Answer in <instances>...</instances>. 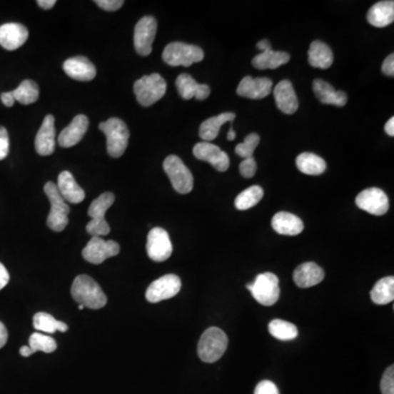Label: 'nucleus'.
<instances>
[{"label":"nucleus","mask_w":394,"mask_h":394,"mask_svg":"<svg viewBox=\"0 0 394 394\" xmlns=\"http://www.w3.org/2000/svg\"><path fill=\"white\" fill-rule=\"evenodd\" d=\"M71 296L79 305L92 310L101 309L108 303L100 285L88 275L76 277L71 285Z\"/></svg>","instance_id":"obj_1"},{"label":"nucleus","mask_w":394,"mask_h":394,"mask_svg":"<svg viewBox=\"0 0 394 394\" xmlns=\"http://www.w3.org/2000/svg\"><path fill=\"white\" fill-rule=\"evenodd\" d=\"M227 348V334L221 328L211 326L201 336L197 353L204 363L213 364L221 358Z\"/></svg>","instance_id":"obj_2"},{"label":"nucleus","mask_w":394,"mask_h":394,"mask_svg":"<svg viewBox=\"0 0 394 394\" xmlns=\"http://www.w3.org/2000/svg\"><path fill=\"white\" fill-rule=\"evenodd\" d=\"M114 201V194L106 192L90 204L88 215L91 221L87 223L86 229L91 237H103L110 233L111 228L106 221V213L112 206Z\"/></svg>","instance_id":"obj_3"},{"label":"nucleus","mask_w":394,"mask_h":394,"mask_svg":"<svg viewBox=\"0 0 394 394\" xmlns=\"http://www.w3.org/2000/svg\"><path fill=\"white\" fill-rule=\"evenodd\" d=\"M100 131L106 137V151L113 158L122 157L128 145L129 131L126 124L120 118H108L98 125Z\"/></svg>","instance_id":"obj_4"},{"label":"nucleus","mask_w":394,"mask_h":394,"mask_svg":"<svg viewBox=\"0 0 394 394\" xmlns=\"http://www.w3.org/2000/svg\"><path fill=\"white\" fill-rule=\"evenodd\" d=\"M44 192L51 203V211L46 221L47 226L55 233H61L69 225V215L71 209L59 194L56 184L47 182L44 186Z\"/></svg>","instance_id":"obj_5"},{"label":"nucleus","mask_w":394,"mask_h":394,"mask_svg":"<svg viewBox=\"0 0 394 394\" xmlns=\"http://www.w3.org/2000/svg\"><path fill=\"white\" fill-rule=\"evenodd\" d=\"M162 59L164 63L173 67L176 66L190 67L193 64L200 63L204 59V52L196 45L173 42L166 46L162 53Z\"/></svg>","instance_id":"obj_6"},{"label":"nucleus","mask_w":394,"mask_h":394,"mask_svg":"<svg viewBox=\"0 0 394 394\" xmlns=\"http://www.w3.org/2000/svg\"><path fill=\"white\" fill-rule=\"evenodd\" d=\"M167 91V82L159 74L143 76L134 84L137 101L143 106H151L159 101Z\"/></svg>","instance_id":"obj_7"},{"label":"nucleus","mask_w":394,"mask_h":394,"mask_svg":"<svg viewBox=\"0 0 394 394\" xmlns=\"http://www.w3.org/2000/svg\"><path fill=\"white\" fill-rule=\"evenodd\" d=\"M246 288L251 291L253 298L262 305H273L278 301L279 281L278 277L273 273H263L258 275L252 284L246 285Z\"/></svg>","instance_id":"obj_8"},{"label":"nucleus","mask_w":394,"mask_h":394,"mask_svg":"<svg viewBox=\"0 0 394 394\" xmlns=\"http://www.w3.org/2000/svg\"><path fill=\"white\" fill-rule=\"evenodd\" d=\"M164 172L169 176L172 186L180 194H188L193 190L194 178L188 168L178 156L171 155L163 162Z\"/></svg>","instance_id":"obj_9"},{"label":"nucleus","mask_w":394,"mask_h":394,"mask_svg":"<svg viewBox=\"0 0 394 394\" xmlns=\"http://www.w3.org/2000/svg\"><path fill=\"white\" fill-rule=\"evenodd\" d=\"M181 286L180 277L174 274L164 275L149 285L146 291V299L149 303H157L173 298L180 293Z\"/></svg>","instance_id":"obj_10"},{"label":"nucleus","mask_w":394,"mask_h":394,"mask_svg":"<svg viewBox=\"0 0 394 394\" xmlns=\"http://www.w3.org/2000/svg\"><path fill=\"white\" fill-rule=\"evenodd\" d=\"M157 33V21L151 16H146L137 22L134 32V46L141 56L153 52V43Z\"/></svg>","instance_id":"obj_11"},{"label":"nucleus","mask_w":394,"mask_h":394,"mask_svg":"<svg viewBox=\"0 0 394 394\" xmlns=\"http://www.w3.org/2000/svg\"><path fill=\"white\" fill-rule=\"evenodd\" d=\"M120 253V246L113 240H103L101 237H92L85 249L82 250V256L91 264H101L108 258Z\"/></svg>","instance_id":"obj_12"},{"label":"nucleus","mask_w":394,"mask_h":394,"mask_svg":"<svg viewBox=\"0 0 394 394\" xmlns=\"http://www.w3.org/2000/svg\"><path fill=\"white\" fill-rule=\"evenodd\" d=\"M148 256L155 262H164L171 256L173 248L169 233L163 228L156 227L148 233L147 238Z\"/></svg>","instance_id":"obj_13"},{"label":"nucleus","mask_w":394,"mask_h":394,"mask_svg":"<svg viewBox=\"0 0 394 394\" xmlns=\"http://www.w3.org/2000/svg\"><path fill=\"white\" fill-rule=\"evenodd\" d=\"M356 205L371 215L383 216L389 211V198L381 188H370L357 195Z\"/></svg>","instance_id":"obj_14"},{"label":"nucleus","mask_w":394,"mask_h":394,"mask_svg":"<svg viewBox=\"0 0 394 394\" xmlns=\"http://www.w3.org/2000/svg\"><path fill=\"white\" fill-rule=\"evenodd\" d=\"M193 153L197 159L211 163L217 171L225 172L229 169V156L221 151L218 146L203 141L194 146Z\"/></svg>","instance_id":"obj_15"},{"label":"nucleus","mask_w":394,"mask_h":394,"mask_svg":"<svg viewBox=\"0 0 394 394\" xmlns=\"http://www.w3.org/2000/svg\"><path fill=\"white\" fill-rule=\"evenodd\" d=\"M273 81L268 78H252L246 76L240 81L237 94L243 98L260 100L266 98L272 91Z\"/></svg>","instance_id":"obj_16"},{"label":"nucleus","mask_w":394,"mask_h":394,"mask_svg":"<svg viewBox=\"0 0 394 394\" xmlns=\"http://www.w3.org/2000/svg\"><path fill=\"white\" fill-rule=\"evenodd\" d=\"M29 38V31L24 24H10L0 26V46L7 51L20 49Z\"/></svg>","instance_id":"obj_17"},{"label":"nucleus","mask_w":394,"mask_h":394,"mask_svg":"<svg viewBox=\"0 0 394 394\" xmlns=\"http://www.w3.org/2000/svg\"><path fill=\"white\" fill-rule=\"evenodd\" d=\"M55 118L53 115H46L42 126L36 137V151L39 155L49 156L55 151Z\"/></svg>","instance_id":"obj_18"},{"label":"nucleus","mask_w":394,"mask_h":394,"mask_svg":"<svg viewBox=\"0 0 394 394\" xmlns=\"http://www.w3.org/2000/svg\"><path fill=\"white\" fill-rule=\"evenodd\" d=\"M64 71L78 81H91L96 75L94 64L85 56H76L67 59L63 65Z\"/></svg>","instance_id":"obj_19"},{"label":"nucleus","mask_w":394,"mask_h":394,"mask_svg":"<svg viewBox=\"0 0 394 394\" xmlns=\"http://www.w3.org/2000/svg\"><path fill=\"white\" fill-rule=\"evenodd\" d=\"M89 120L86 115H77L71 124L61 131L59 136V143L64 148L77 145L88 131Z\"/></svg>","instance_id":"obj_20"},{"label":"nucleus","mask_w":394,"mask_h":394,"mask_svg":"<svg viewBox=\"0 0 394 394\" xmlns=\"http://www.w3.org/2000/svg\"><path fill=\"white\" fill-rule=\"evenodd\" d=\"M275 102L277 108L285 114H293L298 110V98L289 80H282L274 89Z\"/></svg>","instance_id":"obj_21"},{"label":"nucleus","mask_w":394,"mask_h":394,"mask_svg":"<svg viewBox=\"0 0 394 394\" xmlns=\"http://www.w3.org/2000/svg\"><path fill=\"white\" fill-rule=\"evenodd\" d=\"M176 85L178 94L184 100H191V98H195L198 101H203V100H206L211 94L209 86L197 84L194 78L188 74H182L178 76L176 78Z\"/></svg>","instance_id":"obj_22"},{"label":"nucleus","mask_w":394,"mask_h":394,"mask_svg":"<svg viewBox=\"0 0 394 394\" xmlns=\"http://www.w3.org/2000/svg\"><path fill=\"white\" fill-rule=\"evenodd\" d=\"M325 273L318 264L313 262L303 263L293 272V282L300 288H310L320 284L324 279Z\"/></svg>","instance_id":"obj_23"},{"label":"nucleus","mask_w":394,"mask_h":394,"mask_svg":"<svg viewBox=\"0 0 394 394\" xmlns=\"http://www.w3.org/2000/svg\"><path fill=\"white\" fill-rule=\"evenodd\" d=\"M57 188L66 203L79 204L85 200V191L82 190L81 186H78L71 172L63 171L59 174Z\"/></svg>","instance_id":"obj_24"},{"label":"nucleus","mask_w":394,"mask_h":394,"mask_svg":"<svg viewBox=\"0 0 394 394\" xmlns=\"http://www.w3.org/2000/svg\"><path fill=\"white\" fill-rule=\"evenodd\" d=\"M272 227L278 235L283 236H298L305 229L303 221L287 211L275 213L272 219Z\"/></svg>","instance_id":"obj_25"},{"label":"nucleus","mask_w":394,"mask_h":394,"mask_svg":"<svg viewBox=\"0 0 394 394\" xmlns=\"http://www.w3.org/2000/svg\"><path fill=\"white\" fill-rule=\"evenodd\" d=\"M313 92L321 103L332 104V106H344L348 103V94L344 91H336L330 84L322 79L313 81Z\"/></svg>","instance_id":"obj_26"},{"label":"nucleus","mask_w":394,"mask_h":394,"mask_svg":"<svg viewBox=\"0 0 394 394\" xmlns=\"http://www.w3.org/2000/svg\"><path fill=\"white\" fill-rule=\"evenodd\" d=\"M309 64L312 67L320 69H328L331 67L334 61L333 52L328 44L321 41H313L310 44L309 51Z\"/></svg>","instance_id":"obj_27"},{"label":"nucleus","mask_w":394,"mask_h":394,"mask_svg":"<svg viewBox=\"0 0 394 394\" xmlns=\"http://www.w3.org/2000/svg\"><path fill=\"white\" fill-rule=\"evenodd\" d=\"M367 20L375 28H385L391 24L394 20L393 1H379L373 5L367 14Z\"/></svg>","instance_id":"obj_28"},{"label":"nucleus","mask_w":394,"mask_h":394,"mask_svg":"<svg viewBox=\"0 0 394 394\" xmlns=\"http://www.w3.org/2000/svg\"><path fill=\"white\" fill-rule=\"evenodd\" d=\"M235 118V113L226 112L204 121V122L201 124L200 131H198L201 138L204 141H207V143L213 141V139H216L221 126H223L225 123L233 122Z\"/></svg>","instance_id":"obj_29"},{"label":"nucleus","mask_w":394,"mask_h":394,"mask_svg":"<svg viewBox=\"0 0 394 394\" xmlns=\"http://www.w3.org/2000/svg\"><path fill=\"white\" fill-rule=\"evenodd\" d=\"M289 59H291V55L288 53L275 52L273 49H270L256 55L252 61V65L261 71L276 69L288 63Z\"/></svg>","instance_id":"obj_30"},{"label":"nucleus","mask_w":394,"mask_h":394,"mask_svg":"<svg viewBox=\"0 0 394 394\" xmlns=\"http://www.w3.org/2000/svg\"><path fill=\"white\" fill-rule=\"evenodd\" d=\"M296 166L299 171L308 176H320L326 170L323 158L311 153H303L296 159Z\"/></svg>","instance_id":"obj_31"},{"label":"nucleus","mask_w":394,"mask_h":394,"mask_svg":"<svg viewBox=\"0 0 394 394\" xmlns=\"http://www.w3.org/2000/svg\"><path fill=\"white\" fill-rule=\"evenodd\" d=\"M370 298L375 305H388L394 300V278L385 277L378 281L370 291Z\"/></svg>","instance_id":"obj_32"},{"label":"nucleus","mask_w":394,"mask_h":394,"mask_svg":"<svg viewBox=\"0 0 394 394\" xmlns=\"http://www.w3.org/2000/svg\"><path fill=\"white\" fill-rule=\"evenodd\" d=\"M33 326L38 331L43 332L44 334H53L55 332L69 331V325L64 322L55 319L52 315L46 312H38L33 318Z\"/></svg>","instance_id":"obj_33"},{"label":"nucleus","mask_w":394,"mask_h":394,"mask_svg":"<svg viewBox=\"0 0 394 394\" xmlns=\"http://www.w3.org/2000/svg\"><path fill=\"white\" fill-rule=\"evenodd\" d=\"M11 94L16 101L20 102L24 106H29V104L38 101L40 90L33 80H24L20 84L19 87L11 91Z\"/></svg>","instance_id":"obj_34"},{"label":"nucleus","mask_w":394,"mask_h":394,"mask_svg":"<svg viewBox=\"0 0 394 394\" xmlns=\"http://www.w3.org/2000/svg\"><path fill=\"white\" fill-rule=\"evenodd\" d=\"M271 335L279 340H293L298 336V328L295 324L284 320L275 319L268 324Z\"/></svg>","instance_id":"obj_35"},{"label":"nucleus","mask_w":394,"mask_h":394,"mask_svg":"<svg viewBox=\"0 0 394 394\" xmlns=\"http://www.w3.org/2000/svg\"><path fill=\"white\" fill-rule=\"evenodd\" d=\"M263 196H264V191L261 186H250L238 195L235 201L236 208L239 211L252 208L261 202Z\"/></svg>","instance_id":"obj_36"},{"label":"nucleus","mask_w":394,"mask_h":394,"mask_svg":"<svg viewBox=\"0 0 394 394\" xmlns=\"http://www.w3.org/2000/svg\"><path fill=\"white\" fill-rule=\"evenodd\" d=\"M29 348L32 350L33 353L43 352L51 354L56 350L57 343L54 338L47 334L36 332L29 338Z\"/></svg>","instance_id":"obj_37"},{"label":"nucleus","mask_w":394,"mask_h":394,"mask_svg":"<svg viewBox=\"0 0 394 394\" xmlns=\"http://www.w3.org/2000/svg\"><path fill=\"white\" fill-rule=\"evenodd\" d=\"M260 143V136L256 133H252V134L248 135V136L244 138V141L242 143L236 147V153H237L239 157L243 158V159H248V158L253 157L254 151H256V147Z\"/></svg>","instance_id":"obj_38"},{"label":"nucleus","mask_w":394,"mask_h":394,"mask_svg":"<svg viewBox=\"0 0 394 394\" xmlns=\"http://www.w3.org/2000/svg\"><path fill=\"white\" fill-rule=\"evenodd\" d=\"M380 389L383 394H394V367L390 366L383 373Z\"/></svg>","instance_id":"obj_39"},{"label":"nucleus","mask_w":394,"mask_h":394,"mask_svg":"<svg viewBox=\"0 0 394 394\" xmlns=\"http://www.w3.org/2000/svg\"><path fill=\"white\" fill-rule=\"evenodd\" d=\"M256 169H258V166H256V161L253 157L243 159L239 166L240 174L246 178H253L256 176Z\"/></svg>","instance_id":"obj_40"},{"label":"nucleus","mask_w":394,"mask_h":394,"mask_svg":"<svg viewBox=\"0 0 394 394\" xmlns=\"http://www.w3.org/2000/svg\"><path fill=\"white\" fill-rule=\"evenodd\" d=\"M9 153V135L7 129L0 126V160L5 159Z\"/></svg>","instance_id":"obj_41"},{"label":"nucleus","mask_w":394,"mask_h":394,"mask_svg":"<svg viewBox=\"0 0 394 394\" xmlns=\"http://www.w3.org/2000/svg\"><path fill=\"white\" fill-rule=\"evenodd\" d=\"M254 394H279V391L272 381L263 380L256 385Z\"/></svg>","instance_id":"obj_42"},{"label":"nucleus","mask_w":394,"mask_h":394,"mask_svg":"<svg viewBox=\"0 0 394 394\" xmlns=\"http://www.w3.org/2000/svg\"><path fill=\"white\" fill-rule=\"evenodd\" d=\"M94 3L106 11H116L124 5L123 0H96Z\"/></svg>","instance_id":"obj_43"},{"label":"nucleus","mask_w":394,"mask_h":394,"mask_svg":"<svg viewBox=\"0 0 394 394\" xmlns=\"http://www.w3.org/2000/svg\"><path fill=\"white\" fill-rule=\"evenodd\" d=\"M383 71L389 77L394 76V55L390 54L383 64Z\"/></svg>","instance_id":"obj_44"},{"label":"nucleus","mask_w":394,"mask_h":394,"mask_svg":"<svg viewBox=\"0 0 394 394\" xmlns=\"http://www.w3.org/2000/svg\"><path fill=\"white\" fill-rule=\"evenodd\" d=\"M10 275L3 263H0V291L5 288L9 283Z\"/></svg>","instance_id":"obj_45"},{"label":"nucleus","mask_w":394,"mask_h":394,"mask_svg":"<svg viewBox=\"0 0 394 394\" xmlns=\"http://www.w3.org/2000/svg\"><path fill=\"white\" fill-rule=\"evenodd\" d=\"M8 340V331L5 324L0 321V348H3Z\"/></svg>","instance_id":"obj_46"},{"label":"nucleus","mask_w":394,"mask_h":394,"mask_svg":"<svg viewBox=\"0 0 394 394\" xmlns=\"http://www.w3.org/2000/svg\"><path fill=\"white\" fill-rule=\"evenodd\" d=\"M1 101H3V103L5 104L6 106L10 108V106H14L16 100H14L11 92H5V94H1Z\"/></svg>","instance_id":"obj_47"},{"label":"nucleus","mask_w":394,"mask_h":394,"mask_svg":"<svg viewBox=\"0 0 394 394\" xmlns=\"http://www.w3.org/2000/svg\"><path fill=\"white\" fill-rule=\"evenodd\" d=\"M38 5L40 6L42 9L49 10L52 9V8L56 5V1H55V0H39Z\"/></svg>","instance_id":"obj_48"},{"label":"nucleus","mask_w":394,"mask_h":394,"mask_svg":"<svg viewBox=\"0 0 394 394\" xmlns=\"http://www.w3.org/2000/svg\"><path fill=\"white\" fill-rule=\"evenodd\" d=\"M256 47H258L260 51H262V52H266V51H270V49H272L270 41L268 40L260 41V42L256 44Z\"/></svg>","instance_id":"obj_49"},{"label":"nucleus","mask_w":394,"mask_h":394,"mask_svg":"<svg viewBox=\"0 0 394 394\" xmlns=\"http://www.w3.org/2000/svg\"><path fill=\"white\" fill-rule=\"evenodd\" d=\"M385 131L389 136H394V118H391L388 121L385 126Z\"/></svg>","instance_id":"obj_50"},{"label":"nucleus","mask_w":394,"mask_h":394,"mask_svg":"<svg viewBox=\"0 0 394 394\" xmlns=\"http://www.w3.org/2000/svg\"><path fill=\"white\" fill-rule=\"evenodd\" d=\"M32 354H34V353L32 352V350H31L29 346H22V348H20V355H21V356L29 357Z\"/></svg>","instance_id":"obj_51"},{"label":"nucleus","mask_w":394,"mask_h":394,"mask_svg":"<svg viewBox=\"0 0 394 394\" xmlns=\"http://www.w3.org/2000/svg\"><path fill=\"white\" fill-rule=\"evenodd\" d=\"M227 138H228V141H235L236 133H235V131H233V126L230 127L229 133H228Z\"/></svg>","instance_id":"obj_52"},{"label":"nucleus","mask_w":394,"mask_h":394,"mask_svg":"<svg viewBox=\"0 0 394 394\" xmlns=\"http://www.w3.org/2000/svg\"><path fill=\"white\" fill-rule=\"evenodd\" d=\"M78 309L84 310V309H85V307H84V305H78Z\"/></svg>","instance_id":"obj_53"}]
</instances>
